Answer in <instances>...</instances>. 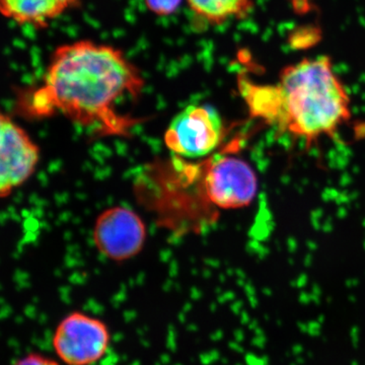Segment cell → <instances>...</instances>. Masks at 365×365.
<instances>
[{
    "label": "cell",
    "mask_w": 365,
    "mask_h": 365,
    "mask_svg": "<svg viewBox=\"0 0 365 365\" xmlns=\"http://www.w3.org/2000/svg\"><path fill=\"white\" fill-rule=\"evenodd\" d=\"M145 86L140 69L123 50L91 40L60 45L50 57L43 83L21 93V109L33 117L62 114L103 135L129 136L138 120L117 111Z\"/></svg>",
    "instance_id": "1"
},
{
    "label": "cell",
    "mask_w": 365,
    "mask_h": 365,
    "mask_svg": "<svg viewBox=\"0 0 365 365\" xmlns=\"http://www.w3.org/2000/svg\"><path fill=\"white\" fill-rule=\"evenodd\" d=\"M277 86L280 114L275 129L307 145L335 135L351 117L349 95L329 56L285 66Z\"/></svg>",
    "instance_id": "2"
},
{
    "label": "cell",
    "mask_w": 365,
    "mask_h": 365,
    "mask_svg": "<svg viewBox=\"0 0 365 365\" xmlns=\"http://www.w3.org/2000/svg\"><path fill=\"white\" fill-rule=\"evenodd\" d=\"M113 333L104 319L86 312L66 314L53 331L55 357L63 365H98L111 350Z\"/></svg>",
    "instance_id": "3"
},
{
    "label": "cell",
    "mask_w": 365,
    "mask_h": 365,
    "mask_svg": "<svg viewBox=\"0 0 365 365\" xmlns=\"http://www.w3.org/2000/svg\"><path fill=\"white\" fill-rule=\"evenodd\" d=\"M225 126L220 113L206 105H190L170 122L165 143L172 153L187 158L206 157L220 146Z\"/></svg>",
    "instance_id": "4"
},
{
    "label": "cell",
    "mask_w": 365,
    "mask_h": 365,
    "mask_svg": "<svg viewBox=\"0 0 365 365\" xmlns=\"http://www.w3.org/2000/svg\"><path fill=\"white\" fill-rule=\"evenodd\" d=\"M40 157L39 145L0 108V199L11 196L33 177Z\"/></svg>",
    "instance_id": "5"
},
{
    "label": "cell",
    "mask_w": 365,
    "mask_h": 365,
    "mask_svg": "<svg viewBox=\"0 0 365 365\" xmlns=\"http://www.w3.org/2000/svg\"><path fill=\"white\" fill-rule=\"evenodd\" d=\"M258 187L251 165L232 155L216 157L206 173V196L217 207H246L256 198Z\"/></svg>",
    "instance_id": "6"
},
{
    "label": "cell",
    "mask_w": 365,
    "mask_h": 365,
    "mask_svg": "<svg viewBox=\"0 0 365 365\" xmlns=\"http://www.w3.org/2000/svg\"><path fill=\"white\" fill-rule=\"evenodd\" d=\"M146 235L143 218L122 206L103 211L93 227V242L98 252L115 262L129 260L140 253Z\"/></svg>",
    "instance_id": "7"
},
{
    "label": "cell",
    "mask_w": 365,
    "mask_h": 365,
    "mask_svg": "<svg viewBox=\"0 0 365 365\" xmlns=\"http://www.w3.org/2000/svg\"><path fill=\"white\" fill-rule=\"evenodd\" d=\"M81 4V0H0V14L18 25L44 29Z\"/></svg>",
    "instance_id": "8"
},
{
    "label": "cell",
    "mask_w": 365,
    "mask_h": 365,
    "mask_svg": "<svg viewBox=\"0 0 365 365\" xmlns=\"http://www.w3.org/2000/svg\"><path fill=\"white\" fill-rule=\"evenodd\" d=\"M186 2L196 23L206 28L242 20L254 9V0H186Z\"/></svg>",
    "instance_id": "9"
},
{
    "label": "cell",
    "mask_w": 365,
    "mask_h": 365,
    "mask_svg": "<svg viewBox=\"0 0 365 365\" xmlns=\"http://www.w3.org/2000/svg\"><path fill=\"white\" fill-rule=\"evenodd\" d=\"M184 0H144L146 9L157 16H170L176 14Z\"/></svg>",
    "instance_id": "10"
},
{
    "label": "cell",
    "mask_w": 365,
    "mask_h": 365,
    "mask_svg": "<svg viewBox=\"0 0 365 365\" xmlns=\"http://www.w3.org/2000/svg\"><path fill=\"white\" fill-rule=\"evenodd\" d=\"M11 365H63L56 357L48 356L44 353L30 352L16 359Z\"/></svg>",
    "instance_id": "11"
}]
</instances>
